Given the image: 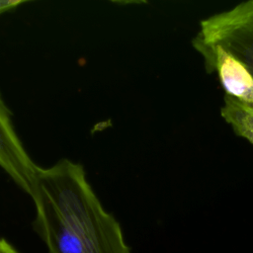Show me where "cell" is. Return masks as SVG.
Instances as JSON below:
<instances>
[{
  "label": "cell",
  "instance_id": "obj_1",
  "mask_svg": "<svg viewBox=\"0 0 253 253\" xmlns=\"http://www.w3.org/2000/svg\"><path fill=\"white\" fill-rule=\"evenodd\" d=\"M30 197L36 229L49 253H130L120 223L103 208L80 164L61 159L39 167Z\"/></svg>",
  "mask_w": 253,
  "mask_h": 253
},
{
  "label": "cell",
  "instance_id": "obj_2",
  "mask_svg": "<svg viewBox=\"0 0 253 253\" xmlns=\"http://www.w3.org/2000/svg\"><path fill=\"white\" fill-rule=\"evenodd\" d=\"M193 41L223 48L253 76V0L203 20Z\"/></svg>",
  "mask_w": 253,
  "mask_h": 253
},
{
  "label": "cell",
  "instance_id": "obj_3",
  "mask_svg": "<svg viewBox=\"0 0 253 253\" xmlns=\"http://www.w3.org/2000/svg\"><path fill=\"white\" fill-rule=\"evenodd\" d=\"M0 167L29 196L32 193L39 166L35 164L12 121V113L0 94Z\"/></svg>",
  "mask_w": 253,
  "mask_h": 253
},
{
  "label": "cell",
  "instance_id": "obj_4",
  "mask_svg": "<svg viewBox=\"0 0 253 253\" xmlns=\"http://www.w3.org/2000/svg\"><path fill=\"white\" fill-rule=\"evenodd\" d=\"M193 45L203 55L207 70L217 73L226 95L253 106V76L248 69L219 46L207 45L195 41Z\"/></svg>",
  "mask_w": 253,
  "mask_h": 253
},
{
  "label": "cell",
  "instance_id": "obj_5",
  "mask_svg": "<svg viewBox=\"0 0 253 253\" xmlns=\"http://www.w3.org/2000/svg\"><path fill=\"white\" fill-rule=\"evenodd\" d=\"M220 114L238 135L253 144V106L225 94Z\"/></svg>",
  "mask_w": 253,
  "mask_h": 253
},
{
  "label": "cell",
  "instance_id": "obj_6",
  "mask_svg": "<svg viewBox=\"0 0 253 253\" xmlns=\"http://www.w3.org/2000/svg\"><path fill=\"white\" fill-rule=\"evenodd\" d=\"M23 3H25V1L22 0H0V15L16 9Z\"/></svg>",
  "mask_w": 253,
  "mask_h": 253
},
{
  "label": "cell",
  "instance_id": "obj_7",
  "mask_svg": "<svg viewBox=\"0 0 253 253\" xmlns=\"http://www.w3.org/2000/svg\"><path fill=\"white\" fill-rule=\"evenodd\" d=\"M0 253H19L7 240L0 238Z\"/></svg>",
  "mask_w": 253,
  "mask_h": 253
}]
</instances>
